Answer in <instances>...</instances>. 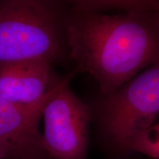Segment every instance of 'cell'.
I'll return each instance as SVG.
<instances>
[{"instance_id":"6da1fadb","label":"cell","mask_w":159,"mask_h":159,"mask_svg":"<svg viewBox=\"0 0 159 159\" xmlns=\"http://www.w3.org/2000/svg\"><path fill=\"white\" fill-rule=\"evenodd\" d=\"M64 31L77 71L90 75L105 97L158 63V11L107 15L75 10Z\"/></svg>"},{"instance_id":"7a4b0ae2","label":"cell","mask_w":159,"mask_h":159,"mask_svg":"<svg viewBox=\"0 0 159 159\" xmlns=\"http://www.w3.org/2000/svg\"><path fill=\"white\" fill-rule=\"evenodd\" d=\"M65 21L49 0H4L0 4V66L62 57Z\"/></svg>"},{"instance_id":"3957f363","label":"cell","mask_w":159,"mask_h":159,"mask_svg":"<svg viewBox=\"0 0 159 159\" xmlns=\"http://www.w3.org/2000/svg\"><path fill=\"white\" fill-rule=\"evenodd\" d=\"M100 111L105 135L126 150L133 137L156 123L159 113V64L148 69L105 96Z\"/></svg>"},{"instance_id":"277c9868","label":"cell","mask_w":159,"mask_h":159,"mask_svg":"<svg viewBox=\"0 0 159 159\" xmlns=\"http://www.w3.org/2000/svg\"><path fill=\"white\" fill-rule=\"evenodd\" d=\"M72 76L57 83L42 111L43 145L55 159L86 158L90 111L69 88Z\"/></svg>"},{"instance_id":"5b68a950","label":"cell","mask_w":159,"mask_h":159,"mask_svg":"<svg viewBox=\"0 0 159 159\" xmlns=\"http://www.w3.org/2000/svg\"><path fill=\"white\" fill-rule=\"evenodd\" d=\"M43 101L30 106L0 98V156L2 159H40L47 155L39 123L44 105L56 89Z\"/></svg>"},{"instance_id":"8992f818","label":"cell","mask_w":159,"mask_h":159,"mask_svg":"<svg viewBox=\"0 0 159 159\" xmlns=\"http://www.w3.org/2000/svg\"><path fill=\"white\" fill-rule=\"evenodd\" d=\"M51 63L43 59L27 60L0 66V98L30 106L50 94Z\"/></svg>"},{"instance_id":"52a82bcc","label":"cell","mask_w":159,"mask_h":159,"mask_svg":"<svg viewBox=\"0 0 159 159\" xmlns=\"http://www.w3.org/2000/svg\"><path fill=\"white\" fill-rule=\"evenodd\" d=\"M76 11L102 13L108 10L124 12L158 11L159 0H66Z\"/></svg>"},{"instance_id":"ba28073f","label":"cell","mask_w":159,"mask_h":159,"mask_svg":"<svg viewBox=\"0 0 159 159\" xmlns=\"http://www.w3.org/2000/svg\"><path fill=\"white\" fill-rule=\"evenodd\" d=\"M127 151L140 152L154 159L159 158V125L155 123L131 139Z\"/></svg>"},{"instance_id":"9c48e42d","label":"cell","mask_w":159,"mask_h":159,"mask_svg":"<svg viewBox=\"0 0 159 159\" xmlns=\"http://www.w3.org/2000/svg\"><path fill=\"white\" fill-rule=\"evenodd\" d=\"M0 159H2V157H1V156H0Z\"/></svg>"}]
</instances>
